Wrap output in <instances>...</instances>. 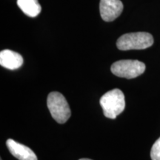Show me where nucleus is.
<instances>
[{"instance_id":"6","label":"nucleus","mask_w":160,"mask_h":160,"mask_svg":"<svg viewBox=\"0 0 160 160\" xmlns=\"http://www.w3.org/2000/svg\"><path fill=\"white\" fill-rule=\"evenodd\" d=\"M6 145L11 154L19 160H37L34 152L22 144L9 139L6 142Z\"/></svg>"},{"instance_id":"1","label":"nucleus","mask_w":160,"mask_h":160,"mask_svg":"<svg viewBox=\"0 0 160 160\" xmlns=\"http://www.w3.org/2000/svg\"><path fill=\"white\" fill-rule=\"evenodd\" d=\"M99 102L104 115L111 119H116L125 108V96L119 89H113L107 92L101 97Z\"/></svg>"},{"instance_id":"5","label":"nucleus","mask_w":160,"mask_h":160,"mask_svg":"<svg viewBox=\"0 0 160 160\" xmlns=\"http://www.w3.org/2000/svg\"><path fill=\"white\" fill-rule=\"evenodd\" d=\"M122 11L123 4L120 0H100V15L104 21H113L119 17Z\"/></svg>"},{"instance_id":"8","label":"nucleus","mask_w":160,"mask_h":160,"mask_svg":"<svg viewBox=\"0 0 160 160\" xmlns=\"http://www.w3.org/2000/svg\"><path fill=\"white\" fill-rule=\"evenodd\" d=\"M17 5L23 13L30 17H37L42 10L38 0H17Z\"/></svg>"},{"instance_id":"9","label":"nucleus","mask_w":160,"mask_h":160,"mask_svg":"<svg viewBox=\"0 0 160 160\" xmlns=\"http://www.w3.org/2000/svg\"><path fill=\"white\" fill-rule=\"evenodd\" d=\"M151 157L152 160H160V137L152 146Z\"/></svg>"},{"instance_id":"2","label":"nucleus","mask_w":160,"mask_h":160,"mask_svg":"<svg viewBox=\"0 0 160 160\" xmlns=\"http://www.w3.org/2000/svg\"><path fill=\"white\" fill-rule=\"evenodd\" d=\"M153 44V38L147 32H136L121 36L117 42L118 49L121 51L143 50L151 47Z\"/></svg>"},{"instance_id":"11","label":"nucleus","mask_w":160,"mask_h":160,"mask_svg":"<svg viewBox=\"0 0 160 160\" xmlns=\"http://www.w3.org/2000/svg\"><path fill=\"white\" fill-rule=\"evenodd\" d=\"M1 160H2V159H1Z\"/></svg>"},{"instance_id":"10","label":"nucleus","mask_w":160,"mask_h":160,"mask_svg":"<svg viewBox=\"0 0 160 160\" xmlns=\"http://www.w3.org/2000/svg\"><path fill=\"white\" fill-rule=\"evenodd\" d=\"M79 160H92V159H86V158H83V159H80Z\"/></svg>"},{"instance_id":"7","label":"nucleus","mask_w":160,"mask_h":160,"mask_svg":"<svg viewBox=\"0 0 160 160\" xmlns=\"http://www.w3.org/2000/svg\"><path fill=\"white\" fill-rule=\"evenodd\" d=\"M23 64V58L19 53L11 50H3L0 53V65L9 70L19 68Z\"/></svg>"},{"instance_id":"4","label":"nucleus","mask_w":160,"mask_h":160,"mask_svg":"<svg viewBox=\"0 0 160 160\" xmlns=\"http://www.w3.org/2000/svg\"><path fill=\"white\" fill-rule=\"evenodd\" d=\"M145 68V64L139 60L125 59L113 63L111 71L117 77L130 79L142 74Z\"/></svg>"},{"instance_id":"3","label":"nucleus","mask_w":160,"mask_h":160,"mask_svg":"<svg viewBox=\"0 0 160 160\" xmlns=\"http://www.w3.org/2000/svg\"><path fill=\"white\" fill-rule=\"evenodd\" d=\"M47 105L52 117L58 123L64 124L71 117V112L65 97L59 92H51L47 99Z\"/></svg>"}]
</instances>
